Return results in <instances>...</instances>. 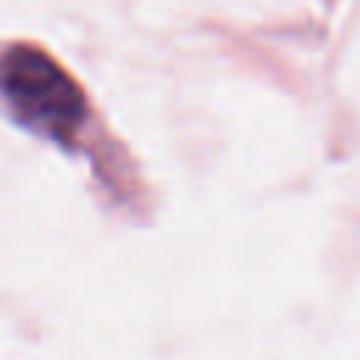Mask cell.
I'll return each instance as SVG.
<instances>
[{
    "mask_svg": "<svg viewBox=\"0 0 360 360\" xmlns=\"http://www.w3.org/2000/svg\"><path fill=\"white\" fill-rule=\"evenodd\" d=\"M0 96L37 135L73 143L87 121L79 82L42 48L17 42L0 51Z\"/></svg>",
    "mask_w": 360,
    "mask_h": 360,
    "instance_id": "1",
    "label": "cell"
}]
</instances>
